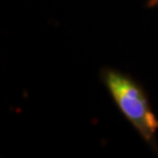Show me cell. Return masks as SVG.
Masks as SVG:
<instances>
[{"label": "cell", "mask_w": 158, "mask_h": 158, "mask_svg": "<svg viewBox=\"0 0 158 158\" xmlns=\"http://www.w3.org/2000/svg\"><path fill=\"white\" fill-rule=\"evenodd\" d=\"M101 80L120 113L158 154V117L144 88L129 75L110 67L102 69Z\"/></svg>", "instance_id": "1"}, {"label": "cell", "mask_w": 158, "mask_h": 158, "mask_svg": "<svg viewBox=\"0 0 158 158\" xmlns=\"http://www.w3.org/2000/svg\"><path fill=\"white\" fill-rule=\"evenodd\" d=\"M147 5H148V7H151V8L158 7V0H148Z\"/></svg>", "instance_id": "2"}]
</instances>
